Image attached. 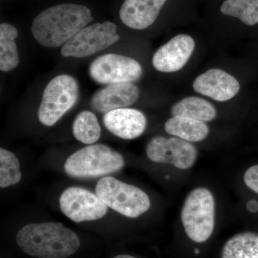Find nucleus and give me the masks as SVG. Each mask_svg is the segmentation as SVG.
<instances>
[{
	"mask_svg": "<svg viewBox=\"0 0 258 258\" xmlns=\"http://www.w3.org/2000/svg\"><path fill=\"white\" fill-rule=\"evenodd\" d=\"M247 209L249 212L255 213L258 211V202L254 200H249L247 203Z\"/></svg>",
	"mask_w": 258,
	"mask_h": 258,
	"instance_id": "b1692460",
	"label": "nucleus"
},
{
	"mask_svg": "<svg viewBox=\"0 0 258 258\" xmlns=\"http://www.w3.org/2000/svg\"><path fill=\"white\" fill-rule=\"evenodd\" d=\"M120 40L117 27L111 22L95 23L86 26L62 46L63 57H88L108 48Z\"/></svg>",
	"mask_w": 258,
	"mask_h": 258,
	"instance_id": "0eeeda50",
	"label": "nucleus"
},
{
	"mask_svg": "<svg viewBox=\"0 0 258 258\" xmlns=\"http://www.w3.org/2000/svg\"><path fill=\"white\" fill-rule=\"evenodd\" d=\"M216 203L213 194L203 186L195 188L185 198L181 220L190 240L203 243L211 237L215 227Z\"/></svg>",
	"mask_w": 258,
	"mask_h": 258,
	"instance_id": "20e7f679",
	"label": "nucleus"
},
{
	"mask_svg": "<svg viewBox=\"0 0 258 258\" xmlns=\"http://www.w3.org/2000/svg\"><path fill=\"white\" fill-rule=\"evenodd\" d=\"M77 81L69 75L56 76L47 85L37 111L39 120L46 126L55 125L75 106L79 98Z\"/></svg>",
	"mask_w": 258,
	"mask_h": 258,
	"instance_id": "423d86ee",
	"label": "nucleus"
},
{
	"mask_svg": "<svg viewBox=\"0 0 258 258\" xmlns=\"http://www.w3.org/2000/svg\"><path fill=\"white\" fill-rule=\"evenodd\" d=\"M191 36L180 34L159 47L152 58L154 69L162 73H174L184 68L195 50Z\"/></svg>",
	"mask_w": 258,
	"mask_h": 258,
	"instance_id": "9b49d317",
	"label": "nucleus"
},
{
	"mask_svg": "<svg viewBox=\"0 0 258 258\" xmlns=\"http://www.w3.org/2000/svg\"><path fill=\"white\" fill-rule=\"evenodd\" d=\"M221 258H258V234L247 231L232 236L224 244Z\"/></svg>",
	"mask_w": 258,
	"mask_h": 258,
	"instance_id": "a211bd4d",
	"label": "nucleus"
},
{
	"mask_svg": "<svg viewBox=\"0 0 258 258\" xmlns=\"http://www.w3.org/2000/svg\"><path fill=\"white\" fill-rule=\"evenodd\" d=\"M220 10L222 14L238 18L249 26L258 23V0H226Z\"/></svg>",
	"mask_w": 258,
	"mask_h": 258,
	"instance_id": "412c9836",
	"label": "nucleus"
},
{
	"mask_svg": "<svg viewBox=\"0 0 258 258\" xmlns=\"http://www.w3.org/2000/svg\"><path fill=\"white\" fill-rule=\"evenodd\" d=\"M22 179L20 164L13 153L0 149V186L7 188L18 184Z\"/></svg>",
	"mask_w": 258,
	"mask_h": 258,
	"instance_id": "4be33fe9",
	"label": "nucleus"
},
{
	"mask_svg": "<svg viewBox=\"0 0 258 258\" xmlns=\"http://www.w3.org/2000/svg\"><path fill=\"white\" fill-rule=\"evenodd\" d=\"M243 180L246 186L258 195V164L250 166L246 170Z\"/></svg>",
	"mask_w": 258,
	"mask_h": 258,
	"instance_id": "5701e85b",
	"label": "nucleus"
},
{
	"mask_svg": "<svg viewBox=\"0 0 258 258\" xmlns=\"http://www.w3.org/2000/svg\"><path fill=\"white\" fill-rule=\"evenodd\" d=\"M139 96L140 89L133 83H115L96 91L91 98V105L98 113H106L132 106L138 101Z\"/></svg>",
	"mask_w": 258,
	"mask_h": 258,
	"instance_id": "ddd939ff",
	"label": "nucleus"
},
{
	"mask_svg": "<svg viewBox=\"0 0 258 258\" xmlns=\"http://www.w3.org/2000/svg\"><path fill=\"white\" fill-rule=\"evenodd\" d=\"M164 129L169 135L191 143L203 142L210 133V128L205 122L180 115L166 120Z\"/></svg>",
	"mask_w": 258,
	"mask_h": 258,
	"instance_id": "dca6fc26",
	"label": "nucleus"
},
{
	"mask_svg": "<svg viewBox=\"0 0 258 258\" xmlns=\"http://www.w3.org/2000/svg\"><path fill=\"white\" fill-rule=\"evenodd\" d=\"M113 258H137L133 256L128 255V254H119Z\"/></svg>",
	"mask_w": 258,
	"mask_h": 258,
	"instance_id": "393cba45",
	"label": "nucleus"
},
{
	"mask_svg": "<svg viewBox=\"0 0 258 258\" xmlns=\"http://www.w3.org/2000/svg\"><path fill=\"white\" fill-rule=\"evenodd\" d=\"M124 166V158L119 152L104 144H92L71 154L64 170L71 177L88 179L113 174Z\"/></svg>",
	"mask_w": 258,
	"mask_h": 258,
	"instance_id": "7ed1b4c3",
	"label": "nucleus"
},
{
	"mask_svg": "<svg viewBox=\"0 0 258 258\" xmlns=\"http://www.w3.org/2000/svg\"><path fill=\"white\" fill-rule=\"evenodd\" d=\"M18 247L37 258H66L79 249L76 232L60 222L29 224L20 229L16 237Z\"/></svg>",
	"mask_w": 258,
	"mask_h": 258,
	"instance_id": "f03ea898",
	"label": "nucleus"
},
{
	"mask_svg": "<svg viewBox=\"0 0 258 258\" xmlns=\"http://www.w3.org/2000/svg\"><path fill=\"white\" fill-rule=\"evenodd\" d=\"M166 0H125L120 8L122 23L134 30H144L156 21Z\"/></svg>",
	"mask_w": 258,
	"mask_h": 258,
	"instance_id": "2eb2a0df",
	"label": "nucleus"
},
{
	"mask_svg": "<svg viewBox=\"0 0 258 258\" xmlns=\"http://www.w3.org/2000/svg\"><path fill=\"white\" fill-rule=\"evenodd\" d=\"M90 77L102 85L134 83L141 79L143 69L138 61L127 56L106 54L90 64Z\"/></svg>",
	"mask_w": 258,
	"mask_h": 258,
	"instance_id": "6e6552de",
	"label": "nucleus"
},
{
	"mask_svg": "<svg viewBox=\"0 0 258 258\" xmlns=\"http://www.w3.org/2000/svg\"><path fill=\"white\" fill-rule=\"evenodd\" d=\"M103 124L115 137L131 140L144 134L147 120L142 111L135 108H118L105 113Z\"/></svg>",
	"mask_w": 258,
	"mask_h": 258,
	"instance_id": "4468645a",
	"label": "nucleus"
},
{
	"mask_svg": "<svg viewBox=\"0 0 258 258\" xmlns=\"http://www.w3.org/2000/svg\"><path fill=\"white\" fill-rule=\"evenodd\" d=\"M146 154L153 162L169 164L181 170L192 167L199 155L192 143L175 137H154L148 142Z\"/></svg>",
	"mask_w": 258,
	"mask_h": 258,
	"instance_id": "1a4fd4ad",
	"label": "nucleus"
},
{
	"mask_svg": "<svg viewBox=\"0 0 258 258\" xmlns=\"http://www.w3.org/2000/svg\"><path fill=\"white\" fill-rule=\"evenodd\" d=\"M59 203L62 213L76 222L99 220L108 212V207L96 194L76 186L64 190Z\"/></svg>",
	"mask_w": 258,
	"mask_h": 258,
	"instance_id": "9d476101",
	"label": "nucleus"
},
{
	"mask_svg": "<svg viewBox=\"0 0 258 258\" xmlns=\"http://www.w3.org/2000/svg\"><path fill=\"white\" fill-rule=\"evenodd\" d=\"M18 36L16 28L9 23L0 25V70L9 72L18 67L20 57L15 43Z\"/></svg>",
	"mask_w": 258,
	"mask_h": 258,
	"instance_id": "6ab92c4d",
	"label": "nucleus"
},
{
	"mask_svg": "<svg viewBox=\"0 0 258 258\" xmlns=\"http://www.w3.org/2000/svg\"><path fill=\"white\" fill-rule=\"evenodd\" d=\"M93 20L91 10L83 5H55L34 19L32 36L42 46L58 47L64 45Z\"/></svg>",
	"mask_w": 258,
	"mask_h": 258,
	"instance_id": "f257e3e1",
	"label": "nucleus"
},
{
	"mask_svg": "<svg viewBox=\"0 0 258 258\" xmlns=\"http://www.w3.org/2000/svg\"><path fill=\"white\" fill-rule=\"evenodd\" d=\"M96 194L108 208L129 218L140 217L152 205L143 190L111 176H105L98 181Z\"/></svg>",
	"mask_w": 258,
	"mask_h": 258,
	"instance_id": "39448f33",
	"label": "nucleus"
},
{
	"mask_svg": "<svg viewBox=\"0 0 258 258\" xmlns=\"http://www.w3.org/2000/svg\"><path fill=\"white\" fill-rule=\"evenodd\" d=\"M73 134L81 143L92 145L99 140L101 135V125L93 112L83 111L75 118Z\"/></svg>",
	"mask_w": 258,
	"mask_h": 258,
	"instance_id": "aec40b11",
	"label": "nucleus"
},
{
	"mask_svg": "<svg viewBox=\"0 0 258 258\" xmlns=\"http://www.w3.org/2000/svg\"><path fill=\"white\" fill-rule=\"evenodd\" d=\"M173 116L188 117L203 122L212 121L217 117V110L210 102L198 96H190L177 102L171 109Z\"/></svg>",
	"mask_w": 258,
	"mask_h": 258,
	"instance_id": "f3484780",
	"label": "nucleus"
},
{
	"mask_svg": "<svg viewBox=\"0 0 258 258\" xmlns=\"http://www.w3.org/2000/svg\"><path fill=\"white\" fill-rule=\"evenodd\" d=\"M196 92L217 101H227L235 97L240 89V83L222 70L213 69L199 76L193 83Z\"/></svg>",
	"mask_w": 258,
	"mask_h": 258,
	"instance_id": "f8f14e48",
	"label": "nucleus"
}]
</instances>
